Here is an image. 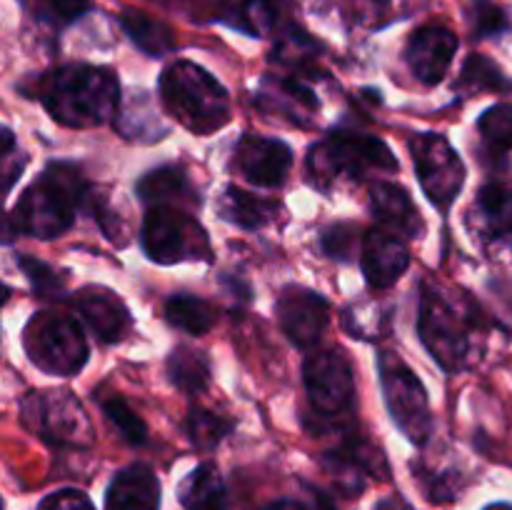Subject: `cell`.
Wrapping results in <instances>:
<instances>
[{"instance_id": "83f0119b", "label": "cell", "mask_w": 512, "mask_h": 510, "mask_svg": "<svg viewBox=\"0 0 512 510\" xmlns=\"http://www.w3.org/2000/svg\"><path fill=\"white\" fill-rule=\"evenodd\" d=\"M165 320L190 335H205L215 325V310L190 293H175L165 300Z\"/></svg>"}, {"instance_id": "8d00e7d4", "label": "cell", "mask_w": 512, "mask_h": 510, "mask_svg": "<svg viewBox=\"0 0 512 510\" xmlns=\"http://www.w3.org/2000/svg\"><path fill=\"white\" fill-rule=\"evenodd\" d=\"M320 245H323L325 255L348 263V260H353V255L360 250L363 238H358V230H355L353 225L335 223L325 230L323 238H320Z\"/></svg>"}, {"instance_id": "5b68a950", "label": "cell", "mask_w": 512, "mask_h": 510, "mask_svg": "<svg viewBox=\"0 0 512 510\" xmlns=\"http://www.w3.org/2000/svg\"><path fill=\"white\" fill-rule=\"evenodd\" d=\"M393 150L375 135L355 130H335L308 155V175L318 188H328L338 178L363 180L373 173H395Z\"/></svg>"}, {"instance_id": "52a82bcc", "label": "cell", "mask_w": 512, "mask_h": 510, "mask_svg": "<svg viewBox=\"0 0 512 510\" xmlns=\"http://www.w3.org/2000/svg\"><path fill=\"white\" fill-rule=\"evenodd\" d=\"M23 348L30 363L48 375L70 378L88 363V343L78 320L53 310H40L25 323Z\"/></svg>"}, {"instance_id": "6da1fadb", "label": "cell", "mask_w": 512, "mask_h": 510, "mask_svg": "<svg viewBox=\"0 0 512 510\" xmlns=\"http://www.w3.org/2000/svg\"><path fill=\"white\" fill-rule=\"evenodd\" d=\"M90 185L80 170L68 163L48 165L43 175L20 195L18 205L5 215V243L13 235L50 240L73 228L78 210H85Z\"/></svg>"}, {"instance_id": "44dd1931", "label": "cell", "mask_w": 512, "mask_h": 510, "mask_svg": "<svg viewBox=\"0 0 512 510\" xmlns=\"http://www.w3.org/2000/svg\"><path fill=\"white\" fill-rule=\"evenodd\" d=\"M138 195L148 208L155 205H173V208H200V195L190 183L188 173L178 165H163L150 170L138 180Z\"/></svg>"}, {"instance_id": "d590c367", "label": "cell", "mask_w": 512, "mask_h": 510, "mask_svg": "<svg viewBox=\"0 0 512 510\" xmlns=\"http://www.w3.org/2000/svg\"><path fill=\"white\" fill-rule=\"evenodd\" d=\"M470 20H473V30L478 38H495V35L510 30L508 13L490 0H475L470 8Z\"/></svg>"}, {"instance_id": "7c38bea8", "label": "cell", "mask_w": 512, "mask_h": 510, "mask_svg": "<svg viewBox=\"0 0 512 510\" xmlns=\"http://www.w3.org/2000/svg\"><path fill=\"white\" fill-rule=\"evenodd\" d=\"M465 223L488 258L512 263V185L485 183L468 208Z\"/></svg>"}, {"instance_id": "4fadbf2b", "label": "cell", "mask_w": 512, "mask_h": 510, "mask_svg": "<svg viewBox=\"0 0 512 510\" xmlns=\"http://www.w3.org/2000/svg\"><path fill=\"white\" fill-rule=\"evenodd\" d=\"M278 323L290 343L300 350H310L320 343L330 323V303L310 288H285L275 303Z\"/></svg>"}, {"instance_id": "277c9868", "label": "cell", "mask_w": 512, "mask_h": 510, "mask_svg": "<svg viewBox=\"0 0 512 510\" xmlns=\"http://www.w3.org/2000/svg\"><path fill=\"white\" fill-rule=\"evenodd\" d=\"M418 330L425 348L448 373H458L470 365L480 318L473 305L445 293L440 285L425 283L420 293Z\"/></svg>"}, {"instance_id": "7bdbcfd3", "label": "cell", "mask_w": 512, "mask_h": 510, "mask_svg": "<svg viewBox=\"0 0 512 510\" xmlns=\"http://www.w3.org/2000/svg\"><path fill=\"white\" fill-rule=\"evenodd\" d=\"M375 510H413V505L405 498H400V495H388V498L375 503Z\"/></svg>"}, {"instance_id": "74e56055", "label": "cell", "mask_w": 512, "mask_h": 510, "mask_svg": "<svg viewBox=\"0 0 512 510\" xmlns=\"http://www.w3.org/2000/svg\"><path fill=\"white\" fill-rule=\"evenodd\" d=\"M275 8L270 0H243L238 8V28L250 35H265L275 25Z\"/></svg>"}, {"instance_id": "7a4b0ae2", "label": "cell", "mask_w": 512, "mask_h": 510, "mask_svg": "<svg viewBox=\"0 0 512 510\" xmlns=\"http://www.w3.org/2000/svg\"><path fill=\"white\" fill-rule=\"evenodd\" d=\"M40 100L65 128H98L118 115L120 85L108 68L65 65L43 80Z\"/></svg>"}, {"instance_id": "cb8c5ba5", "label": "cell", "mask_w": 512, "mask_h": 510, "mask_svg": "<svg viewBox=\"0 0 512 510\" xmlns=\"http://www.w3.org/2000/svg\"><path fill=\"white\" fill-rule=\"evenodd\" d=\"M218 215L243 230H258L270 223V218L275 215V205L245 193L238 185H228L218 198Z\"/></svg>"}, {"instance_id": "ac0fdd59", "label": "cell", "mask_w": 512, "mask_h": 510, "mask_svg": "<svg viewBox=\"0 0 512 510\" xmlns=\"http://www.w3.org/2000/svg\"><path fill=\"white\" fill-rule=\"evenodd\" d=\"M258 105L293 125H308L318 113V95L295 75H268L258 88Z\"/></svg>"}, {"instance_id": "ba28073f", "label": "cell", "mask_w": 512, "mask_h": 510, "mask_svg": "<svg viewBox=\"0 0 512 510\" xmlns=\"http://www.w3.org/2000/svg\"><path fill=\"white\" fill-rule=\"evenodd\" d=\"M140 243L145 255L160 265L210 260V240L203 225L183 208L173 205H155L148 210Z\"/></svg>"}, {"instance_id": "5bb4252c", "label": "cell", "mask_w": 512, "mask_h": 510, "mask_svg": "<svg viewBox=\"0 0 512 510\" xmlns=\"http://www.w3.org/2000/svg\"><path fill=\"white\" fill-rule=\"evenodd\" d=\"M235 168L260 188H280L293 168V150L278 138L243 135L235 145Z\"/></svg>"}, {"instance_id": "30bf717a", "label": "cell", "mask_w": 512, "mask_h": 510, "mask_svg": "<svg viewBox=\"0 0 512 510\" xmlns=\"http://www.w3.org/2000/svg\"><path fill=\"white\" fill-rule=\"evenodd\" d=\"M378 370L385 405H388L395 425L403 430L410 443L423 445L433 433V415H430L428 393H425L423 383L413 373V368L390 350L380 353Z\"/></svg>"}, {"instance_id": "f35d334b", "label": "cell", "mask_w": 512, "mask_h": 510, "mask_svg": "<svg viewBox=\"0 0 512 510\" xmlns=\"http://www.w3.org/2000/svg\"><path fill=\"white\" fill-rule=\"evenodd\" d=\"M85 210H88V213H93L95 223L100 225V230H103V235L110 240V243H115V245L128 243V238H125V223L118 218V215H115V210L110 208L108 200L100 198L98 193H93V190H90V198H88V203H85Z\"/></svg>"}, {"instance_id": "bcb514c9", "label": "cell", "mask_w": 512, "mask_h": 510, "mask_svg": "<svg viewBox=\"0 0 512 510\" xmlns=\"http://www.w3.org/2000/svg\"><path fill=\"white\" fill-rule=\"evenodd\" d=\"M488 510H512V508H508V505H493V508H488Z\"/></svg>"}, {"instance_id": "484cf974", "label": "cell", "mask_w": 512, "mask_h": 510, "mask_svg": "<svg viewBox=\"0 0 512 510\" xmlns=\"http://www.w3.org/2000/svg\"><path fill=\"white\" fill-rule=\"evenodd\" d=\"M165 370H168L170 383L175 385L183 393L195 395L203 393L208 388L210 380V363L205 358V353L195 348H175L173 353L168 355V363H165Z\"/></svg>"}, {"instance_id": "836d02e7", "label": "cell", "mask_w": 512, "mask_h": 510, "mask_svg": "<svg viewBox=\"0 0 512 510\" xmlns=\"http://www.w3.org/2000/svg\"><path fill=\"white\" fill-rule=\"evenodd\" d=\"M18 268L23 270L25 278L30 280L35 295H40V298H50V300L63 298L65 275L58 273L53 265L33 258V255H18Z\"/></svg>"}, {"instance_id": "e575fe53", "label": "cell", "mask_w": 512, "mask_h": 510, "mask_svg": "<svg viewBox=\"0 0 512 510\" xmlns=\"http://www.w3.org/2000/svg\"><path fill=\"white\" fill-rule=\"evenodd\" d=\"M318 50H320L318 43H315L308 33L293 28L278 40V48H275V60L283 65H288V68H305V65L315 58V53H318Z\"/></svg>"}, {"instance_id": "2e32d148", "label": "cell", "mask_w": 512, "mask_h": 510, "mask_svg": "<svg viewBox=\"0 0 512 510\" xmlns=\"http://www.w3.org/2000/svg\"><path fill=\"white\" fill-rule=\"evenodd\" d=\"M73 303L80 318L85 320V325L93 330L100 343L110 345L128 338L130 328H133V318H130V310L123 303V298L115 295L110 288L88 285V288L75 293Z\"/></svg>"}, {"instance_id": "d6986e66", "label": "cell", "mask_w": 512, "mask_h": 510, "mask_svg": "<svg viewBox=\"0 0 512 510\" xmlns=\"http://www.w3.org/2000/svg\"><path fill=\"white\" fill-rule=\"evenodd\" d=\"M370 210L385 230L405 238H423L425 220L415 208L408 190L393 183H375L370 188Z\"/></svg>"}, {"instance_id": "f6af8a7d", "label": "cell", "mask_w": 512, "mask_h": 510, "mask_svg": "<svg viewBox=\"0 0 512 510\" xmlns=\"http://www.w3.org/2000/svg\"><path fill=\"white\" fill-rule=\"evenodd\" d=\"M263 510H310V503H303V500L283 498L275 500V503H268Z\"/></svg>"}, {"instance_id": "603a6c76", "label": "cell", "mask_w": 512, "mask_h": 510, "mask_svg": "<svg viewBox=\"0 0 512 510\" xmlns=\"http://www.w3.org/2000/svg\"><path fill=\"white\" fill-rule=\"evenodd\" d=\"M115 128L125 138L143 140V143H153L168 133V128L160 123L158 110L153 108L145 93H133L125 98V103H120L118 115H115Z\"/></svg>"}, {"instance_id": "4316f807", "label": "cell", "mask_w": 512, "mask_h": 510, "mask_svg": "<svg viewBox=\"0 0 512 510\" xmlns=\"http://www.w3.org/2000/svg\"><path fill=\"white\" fill-rule=\"evenodd\" d=\"M455 88L465 95L488 93V90L490 93H512V80L493 63V60L485 58V55L473 53L465 60Z\"/></svg>"}, {"instance_id": "8992f818", "label": "cell", "mask_w": 512, "mask_h": 510, "mask_svg": "<svg viewBox=\"0 0 512 510\" xmlns=\"http://www.w3.org/2000/svg\"><path fill=\"white\" fill-rule=\"evenodd\" d=\"M303 383L308 393L313 418L318 425H313V433H350V425L343 420L350 418L355 410V375L348 355L343 350H320V353L308 355L303 365Z\"/></svg>"}, {"instance_id": "3957f363", "label": "cell", "mask_w": 512, "mask_h": 510, "mask_svg": "<svg viewBox=\"0 0 512 510\" xmlns=\"http://www.w3.org/2000/svg\"><path fill=\"white\" fill-rule=\"evenodd\" d=\"M160 100L180 125L195 135H213L230 123V98L225 85L190 60H175L158 80Z\"/></svg>"}, {"instance_id": "e0dca14e", "label": "cell", "mask_w": 512, "mask_h": 510, "mask_svg": "<svg viewBox=\"0 0 512 510\" xmlns=\"http://www.w3.org/2000/svg\"><path fill=\"white\" fill-rule=\"evenodd\" d=\"M360 263L370 288H393L410 265V253L403 240L385 228H370L360 245Z\"/></svg>"}, {"instance_id": "9c48e42d", "label": "cell", "mask_w": 512, "mask_h": 510, "mask_svg": "<svg viewBox=\"0 0 512 510\" xmlns=\"http://www.w3.org/2000/svg\"><path fill=\"white\" fill-rule=\"evenodd\" d=\"M20 418L45 443L85 448L93 443V425L70 390H40L20 403Z\"/></svg>"}, {"instance_id": "7402d4cb", "label": "cell", "mask_w": 512, "mask_h": 510, "mask_svg": "<svg viewBox=\"0 0 512 510\" xmlns=\"http://www.w3.org/2000/svg\"><path fill=\"white\" fill-rule=\"evenodd\" d=\"M178 500L185 510H230V493L213 463L190 470L178 485Z\"/></svg>"}, {"instance_id": "4dcf8cb0", "label": "cell", "mask_w": 512, "mask_h": 510, "mask_svg": "<svg viewBox=\"0 0 512 510\" xmlns=\"http://www.w3.org/2000/svg\"><path fill=\"white\" fill-rule=\"evenodd\" d=\"M423 0H355L358 20L368 28H388L395 20L410 18Z\"/></svg>"}, {"instance_id": "9a60e30c", "label": "cell", "mask_w": 512, "mask_h": 510, "mask_svg": "<svg viewBox=\"0 0 512 510\" xmlns=\"http://www.w3.org/2000/svg\"><path fill=\"white\" fill-rule=\"evenodd\" d=\"M458 53V38L443 25H423L415 30L405 48V63L425 85H438Z\"/></svg>"}, {"instance_id": "ab89813d", "label": "cell", "mask_w": 512, "mask_h": 510, "mask_svg": "<svg viewBox=\"0 0 512 510\" xmlns=\"http://www.w3.org/2000/svg\"><path fill=\"white\" fill-rule=\"evenodd\" d=\"M0 155H3L5 193H10V188L15 185V180H18L20 173H23L25 163H28V155H25L23 150L15 148V138H13V133H10V128H3V150H0Z\"/></svg>"}, {"instance_id": "ee69618b", "label": "cell", "mask_w": 512, "mask_h": 510, "mask_svg": "<svg viewBox=\"0 0 512 510\" xmlns=\"http://www.w3.org/2000/svg\"><path fill=\"white\" fill-rule=\"evenodd\" d=\"M308 503H310V510H338V508H335L333 500L328 498V495L320 493V490H315V488H310Z\"/></svg>"}, {"instance_id": "d4e9b609", "label": "cell", "mask_w": 512, "mask_h": 510, "mask_svg": "<svg viewBox=\"0 0 512 510\" xmlns=\"http://www.w3.org/2000/svg\"><path fill=\"white\" fill-rule=\"evenodd\" d=\"M120 25H123V30L128 33V38L133 40L143 53L153 55V58L173 50L175 45L173 30H170L165 23H160V20L140 13V10H130V8L123 10V15H120Z\"/></svg>"}, {"instance_id": "ffe728a7", "label": "cell", "mask_w": 512, "mask_h": 510, "mask_svg": "<svg viewBox=\"0 0 512 510\" xmlns=\"http://www.w3.org/2000/svg\"><path fill=\"white\" fill-rule=\"evenodd\" d=\"M103 510H160V483L153 468L135 463L115 473Z\"/></svg>"}, {"instance_id": "1f68e13d", "label": "cell", "mask_w": 512, "mask_h": 510, "mask_svg": "<svg viewBox=\"0 0 512 510\" xmlns=\"http://www.w3.org/2000/svg\"><path fill=\"white\" fill-rule=\"evenodd\" d=\"M185 430H188L190 443L198 450H213L218 448L225 440V435L233 430V423L220 415L210 413L205 408H193L190 410L188 420H185Z\"/></svg>"}, {"instance_id": "60d3db41", "label": "cell", "mask_w": 512, "mask_h": 510, "mask_svg": "<svg viewBox=\"0 0 512 510\" xmlns=\"http://www.w3.org/2000/svg\"><path fill=\"white\" fill-rule=\"evenodd\" d=\"M40 510H95V505L90 503L88 495L80 493V490L65 488L48 495V498L40 503Z\"/></svg>"}, {"instance_id": "8fae6325", "label": "cell", "mask_w": 512, "mask_h": 510, "mask_svg": "<svg viewBox=\"0 0 512 510\" xmlns=\"http://www.w3.org/2000/svg\"><path fill=\"white\" fill-rule=\"evenodd\" d=\"M415 173L423 193L440 210H448L465 183V165L445 135L418 133L410 138Z\"/></svg>"}, {"instance_id": "b9f144b4", "label": "cell", "mask_w": 512, "mask_h": 510, "mask_svg": "<svg viewBox=\"0 0 512 510\" xmlns=\"http://www.w3.org/2000/svg\"><path fill=\"white\" fill-rule=\"evenodd\" d=\"M55 23H73L90 10V0H45Z\"/></svg>"}, {"instance_id": "f1b7e54d", "label": "cell", "mask_w": 512, "mask_h": 510, "mask_svg": "<svg viewBox=\"0 0 512 510\" xmlns=\"http://www.w3.org/2000/svg\"><path fill=\"white\" fill-rule=\"evenodd\" d=\"M478 133L490 153L505 155L512 150V103H498L485 110L478 120Z\"/></svg>"}, {"instance_id": "f546056e", "label": "cell", "mask_w": 512, "mask_h": 510, "mask_svg": "<svg viewBox=\"0 0 512 510\" xmlns=\"http://www.w3.org/2000/svg\"><path fill=\"white\" fill-rule=\"evenodd\" d=\"M343 325L353 338H363V340L383 338V335L388 333L390 310L380 308L378 303H355L345 310Z\"/></svg>"}, {"instance_id": "d6a6232c", "label": "cell", "mask_w": 512, "mask_h": 510, "mask_svg": "<svg viewBox=\"0 0 512 510\" xmlns=\"http://www.w3.org/2000/svg\"><path fill=\"white\" fill-rule=\"evenodd\" d=\"M98 403L100 408H103L105 418H108L110 423H113V428L123 435L125 443L143 445L145 440H148V425H145L143 418H140L128 403H125V398H120V395H110V398H103V400L98 398Z\"/></svg>"}]
</instances>
